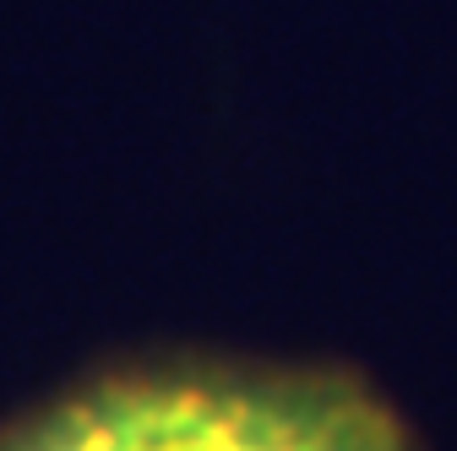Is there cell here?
Here are the masks:
<instances>
[{
    "label": "cell",
    "mask_w": 457,
    "mask_h": 451,
    "mask_svg": "<svg viewBox=\"0 0 457 451\" xmlns=\"http://www.w3.org/2000/svg\"><path fill=\"white\" fill-rule=\"evenodd\" d=\"M0 451H425L337 365L175 359L87 381L0 430Z\"/></svg>",
    "instance_id": "cell-1"
}]
</instances>
